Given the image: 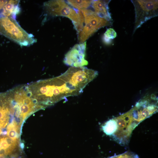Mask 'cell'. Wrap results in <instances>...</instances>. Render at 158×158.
Listing matches in <instances>:
<instances>
[{"label": "cell", "instance_id": "1", "mask_svg": "<svg viewBox=\"0 0 158 158\" xmlns=\"http://www.w3.org/2000/svg\"><path fill=\"white\" fill-rule=\"evenodd\" d=\"M30 97L44 108L66 97L78 95L60 75L26 85Z\"/></svg>", "mask_w": 158, "mask_h": 158}, {"label": "cell", "instance_id": "2", "mask_svg": "<svg viewBox=\"0 0 158 158\" xmlns=\"http://www.w3.org/2000/svg\"><path fill=\"white\" fill-rule=\"evenodd\" d=\"M44 8L47 16H62L68 18L72 21L78 33L82 29L84 18L81 11L72 8L63 0H50L44 2Z\"/></svg>", "mask_w": 158, "mask_h": 158}, {"label": "cell", "instance_id": "3", "mask_svg": "<svg viewBox=\"0 0 158 158\" xmlns=\"http://www.w3.org/2000/svg\"><path fill=\"white\" fill-rule=\"evenodd\" d=\"M0 20V32L21 46H30L37 42L34 36L22 28L15 18L4 17Z\"/></svg>", "mask_w": 158, "mask_h": 158}, {"label": "cell", "instance_id": "4", "mask_svg": "<svg viewBox=\"0 0 158 158\" xmlns=\"http://www.w3.org/2000/svg\"><path fill=\"white\" fill-rule=\"evenodd\" d=\"M64 79L80 93L98 75L97 71L84 67L69 68L62 74Z\"/></svg>", "mask_w": 158, "mask_h": 158}, {"label": "cell", "instance_id": "5", "mask_svg": "<svg viewBox=\"0 0 158 158\" xmlns=\"http://www.w3.org/2000/svg\"><path fill=\"white\" fill-rule=\"evenodd\" d=\"M80 10L83 16L84 22L82 29L78 33L80 43L85 42L99 29L110 24V21L99 16L91 9Z\"/></svg>", "mask_w": 158, "mask_h": 158}, {"label": "cell", "instance_id": "6", "mask_svg": "<svg viewBox=\"0 0 158 158\" xmlns=\"http://www.w3.org/2000/svg\"><path fill=\"white\" fill-rule=\"evenodd\" d=\"M135 9L134 32L145 22L158 15V0H131Z\"/></svg>", "mask_w": 158, "mask_h": 158}, {"label": "cell", "instance_id": "7", "mask_svg": "<svg viewBox=\"0 0 158 158\" xmlns=\"http://www.w3.org/2000/svg\"><path fill=\"white\" fill-rule=\"evenodd\" d=\"M86 42L75 45L65 55L64 63L73 67H81L87 65L85 59Z\"/></svg>", "mask_w": 158, "mask_h": 158}, {"label": "cell", "instance_id": "8", "mask_svg": "<svg viewBox=\"0 0 158 158\" xmlns=\"http://www.w3.org/2000/svg\"><path fill=\"white\" fill-rule=\"evenodd\" d=\"M109 2L107 0H92L91 6L97 15L110 21L111 17L108 6Z\"/></svg>", "mask_w": 158, "mask_h": 158}, {"label": "cell", "instance_id": "9", "mask_svg": "<svg viewBox=\"0 0 158 158\" xmlns=\"http://www.w3.org/2000/svg\"><path fill=\"white\" fill-rule=\"evenodd\" d=\"M19 0H9L3 8V15L5 17L14 16L20 12Z\"/></svg>", "mask_w": 158, "mask_h": 158}, {"label": "cell", "instance_id": "10", "mask_svg": "<svg viewBox=\"0 0 158 158\" xmlns=\"http://www.w3.org/2000/svg\"><path fill=\"white\" fill-rule=\"evenodd\" d=\"M104 132L108 135H112L117 128L116 122L115 119H111L106 122L102 126Z\"/></svg>", "mask_w": 158, "mask_h": 158}, {"label": "cell", "instance_id": "11", "mask_svg": "<svg viewBox=\"0 0 158 158\" xmlns=\"http://www.w3.org/2000/svg\"><path fill=\"white\" fill-rule=\"evenodd\" d=\"M92 0H67L68 4L75 9L80 10L87 9L91 5Z\"/></svg>", "mask_w": 158, "mask_h": 158}, {"label": "cell", "instance_id": "12", "mask_svg": "<svg viewBox=\"0 0 158 158\" xmlns=\"http://www.w3.org/2000/svg\"><path fill=\"white\" fill-rule=\"evenodd\" d=\"M108 158H140L136 154L132 152H126L122 154L115 155Z\"/></svg>", "mask_w": 158, "mask_h": 158}, {"label": "cell", "instance_id": "13", "mask_svg": "<svg viewBox=\"0 0 158 158\" xmlns=\"http://www.w3.org/2000/svg\"><path fill=\"white\" fill-rule=\"evenodd\" d=\"M116 36L117 33L115 30L112 28H109L107 29L103 38L111 40L115 38Z\"/></svg>", "mask_w": 158, "mask_h": 158}, {"label": "cell", "instance_id": "14", "mask_svg": "<svg viewBox=\"0 0 158 158\" xmlns=\"http://www.w3.org/2000/svg\"><path fill=\"white\" fill-rule=\"evenodd\" d=\"M8 1V0H0V10L2 8H3Z\"/></svg>", "mask_w": 158, "mask_h": 158}, {"label": "cell", "instance_id": "15", "mask_svg": "<svg viewBox=\"0 0 158 158\" xmlns=\"http://www.w3.org/2000/svg\"><path fill=\"white\" fill-rule=\"evenodd\" d=\"M0 158H7V157L3 155L0 154Z\"/></svg>", "mask_w": 158, "mask_h": 158}, {"label": "cell", "instance_id": "16", "mask_svg": "<svg viewBox=\"0 0 158 158\" xmlns=\"http://www.w3.org/2000/svg\"><path fill=\"white\" fill-rule=\"evenodd\" d=\"M1 20H0V25Z\"/></svg>", "mask_w": 158, "mask_h": 158}]
</instances>
